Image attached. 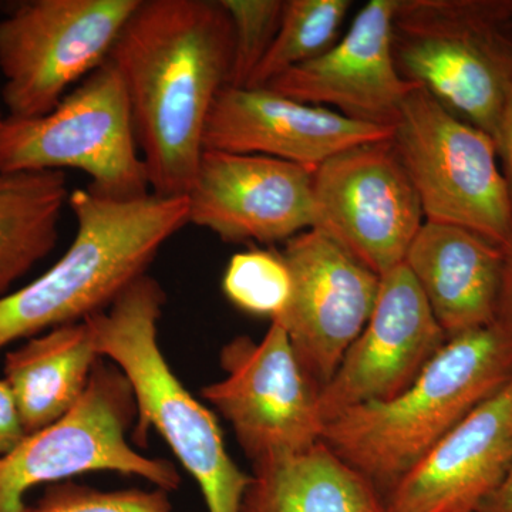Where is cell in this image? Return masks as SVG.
<instances>
[{
    "label": "cell",
    "instance_id": "obj_4",
    "mask_svg": "<svg viewBox=\"0 0 512 512\" xmlns=\"http://www.w3.org/2000/svg\"><path fill=\"white\" fill-rule=\"evenodd\" d=\"M165 302L163 286L146 274L86 320L100 356L119 367L133 389L138 443L156 430L200 487L208 512H241L252 476L229 456L214 412L168 365L158 340Z\"/></svg>",
    "mask_w": 512,
    "mask_h": 512
},
{
    "label": "cell",
    "instance_id": "obj_8",
    "mask_svg": "<svg viewBox=\"0 0 512 512\" xmlns=\"http://www.w3.org/2000/svg\"><path fill=\"white\" fill-rule=\"evenodd\" d=\"M392 143L419 195L424 220L507 244L512 195L493 137L417 87L403 101Z\"/></svg>",
    "mask_w": 512,
    "mask_h": 512
},
{
    "label": "cell",
    "instance_id": "obj_20",
    "mask_svg": "<svg viewBox=\"0 0 512 512\" xmlns=\"http://www.w3.org/2000/svg\"><path fill=\"white\" fill-rule=\"evenodd\" d=\"M241 512H383V494L320 441L252 467Z\"/></svg>",
    "mask_w": 512,
    "mask_h": 512
},
{
    "label": "cell",
    "instance_id": "obj_21",
    "mask_svg": "<svg viewBox=\"0 0 512 512\" xmlns=\"http://www.w3.org/2000/svg\"><path fill=\"white\" fill-rule=\"evenodd\" d=\"M70 194L64 171L0 173V298L52 254Z\"/></svg>",
    "mask_w": 512,
    "mask_h": 512
},
{
    "label": "cell",
    "instance_id": "obj_18",
    "mask_svg": "<svg viewBox=\"0 0 512 512\" xmlns=\"http://www.w3.org/2000/svg\"><path fill=\"white\" fill-rule=\"evenodd\" d=\"M447 339L501 312L504 248L470 229L424 221L403 262Z\"/></svg>",
    "mask_w": 512,
    "mask_h": 512
},
{
    "label": "cell",
    "instance_id": "obj_5",
    "mask_svg": "<svg viewBox=\"0 0 512 512\" xmlns=\"http://www.w3.org/2000/svg\"><path fill=\"white\" fill-rule=\"evenodd\" d=\"M392 45L404 80L495 141L512 87V0H399Z\"/></svg>",
    "mask_w": 512,
    "mask_h": 512
},
{
    "label": "cell",
    "instance_id": "obj_22",
    "mask_svg": "<svg viewBox=\"0 0 512 512\" xmlns=\"http://www.w3.org/2000/svg\"><path fill=\"white\" fill-rule=\"evenodd\" d=\"M350 5L349 0H285L274 43L247 87L261 89L282 73L323 55L335 45Z\"/></svg>",
    "mask_w": 512,
    "mask_h": 512
},
{
    "label": "cell",
    "instance_id": "obj_10",
    "mask_svg": "<svg viewBox=\"0 0 512 512\" xmlns=\"http://www.w3.org/2000/svg\"><path fill=\"white\" fill-rule=\"evenodd\" d=\"M220 362L224 379L202 387L201 396L228 421L252 467L322 441L319 387L278 320H271L259 343L248 336L232 339Z\"/></svg>",
    "mask_w": 512,
    "mask_h": 512
},
{
    "label": "cell",
    "instance_id": "obj_1",
    "mask_svg": "<svg viewBox=\"0 0 512 512\" xmlns=\"http://www.w3.org/2000/svg\"><path fill=\"white\" fill-rule=\"evenodd\" d=\"M109 60L126 86L151 192L185 197L212 107L229 83L227 10L221 0H140Z\"/></svg>",
    "mask_w": 512,
    "mask_h": 512
},
{
    "label": "cell",
    "instance_id": "obj_19",
    "mask_svg": "<svg viewBox=\"0 0 512 512\" xmlns=\"http://www.w3.org/2000/svg\"><path fill=\"white\" fill-rule=\"evenodd\" d=\"M103 357L87 320L30 338L5 357V380L26 436L70 412Z\"/></svg>",
    "mask_w": 512,
    "mask_h": 512
},
{
    "label": "cell",
    "instance_id": "obj_25",
    "mask_svg": "<svg viewBox=\"0 0 512 512\" xmlns=\"http://www.w3.org/2000/svg\"><path fill=\"white\" fill-rule=\"evenodd\" d=\"M168 491L126 488L104 491L74 481L50 484L25 512H173Z\"/></svg>",
    "mask_w": 512,
    "mask_h": 512
},
{
    "label": "cell",
    "instance_id": "obj_17",
    "mask_svg": "<svg viewBox=\"0 0 512 512\" xmlns=\"http://www.w3.org/2000/svg\"><path fill=\"white\" fill-rule=\"evenodd\" d=\"M512 470V379L383 495V512H478Z\"/></svg>",
    "mask_w": 512,
    "mask_h": 512
},
{
    "label": "cell",
    "instance_id": "obj_29",
    "mask_svg": "<svg viewBox=\"0 0 512 512\" xmlns=\"http://www.w3.org/2000/svg\"><path fill=\"white\" fill-rule=\"evenodd\" d=\"M478 512H512V470L505 483L485 501Z\"/></svg>",
    "mask_w": 512,
    "mask_h": 512
},
{
    "label": "cell",
    "instance_id": "obj_2",
    "mask_svg": "<svg viewBox=\"0 0 512 512\" xmlns=\"http://www.w3.org/2000/svg\"><path fill=\"white\" fill-rule=\"evenodd\" d=\"M512 379V323L447 339L412 386L325 424L322 443L383 495L461 420Z\"/></svg>",
    "mask_w": 512,
    "mask_h": 512
},
{
    "label": "cell",
    "instance_id": "obj_11",
    "mask_svg": "<svg viewBox=\"0 0 512 512\" xmlns=\"http://www.w3.org/2000/svg\"><path fill=\"white\" fill-rule=\"evenodd\" d=\"M313 228L383 276L402 265L423 208L390 140L343 151L313 173Z\"/></svg>",
    "mask_w": 512,
    "mask_h": 512
},
{
    "label": "cell",
    "instance_id": "obj_6",
    "mask_svg": "<svg viewBox=\"0 0 512 512\" xmlns=\"http://www.w3.org/2000/svg\"><path fill=\"white\" fill-rule=\"evenodd\" d=\"M80 170L110 200L151 194L126 86L110 60L36 119L6 117L0 173Z\"/></svg>",
    "mask_w": 512,
    "mask_h": 512
},
{
    "label": "cell",
    "instance_id": "obj_3",
    "mask_svg": "<svg viewBox=\"0 0 512 512\" xmlns=\"http://www.w3.org/2000/svg\"><path fill=\"white\" fill-rule=\"evenodd\" d=\"M76 234L49 271L0 298V350L104 311L147 274L160 249L188 225L187 197L110 200L70 194Z\"/></svg>",
    "mask_w": 512,
    "mask_h": 512
},
{
    "label": "cell",
    "instance_id": "obj_30",
    "mask_svg": "<svg viewBox=\"0 0 512 512\" xmlns=\"http://www.w3.org/2000/svg\"><path fill=\"white\" fill-rule=\"evenodd\" d=\"M6 117L3 116L2 107H0V140H2L3 130H5Z\"/></svg>",
    "mask_w": 512,
    "mask_h": 512
},
{
    "label": "cell",
    "instance_id": "obj_12",
    "mask_svg": "<svg viewBox=\"0 0 512 512\" xmlns=\"http://www.w3.org/2000/svg\"><path fill=\"white\" fill-rule=\"evenodd\" d=\"M291 275V299L278 320L305 372L319 387L332 379L363 332L379 296L380 276L335 241L308 229L279 251Z\"/></svg>",
    "mask_w": 512,
    "mask_h": 512
},
{
    "label": "cell",
    "instance_id": "obj_7",
    "mask_svg": "<svg viewBox=\"0 0 512 512\" xmlns=\"http://www.w3.org/2000/svg\"><path fill=\"white\" fill-rule=\"evenodd\" d=\"M136 420V399L127 377L101 359L69 413L0 457V512H25V495L32 488L93 471L140 477L168 493L177 490V467L165 458L144 456L128 441Z\"/></svg>",
    "mask_w": 512,
    "mask_h": 512
},
{
    "label": "cell",
    "instance_id": "obj_27",
    "mask_svg": "<svg viewBox=\"0 0 512 512\" xmlns=\"http://www.w3.org/2000/svg\"><path fill=\"white\" fill-rule=\"evenodd\" d=\"M498 156L503 158L505 178L510 185L512 195V87L505 100L500 123H498L497 136H495Z\"/></svg>",
    "mask_w": 512,
    "mask_h": 512
},
{
    "label": "cell",
    "instance_id": "obj_14",
    "mask_svg": "<svg viewBox=\"0 0 512 512\" xmlns=\"http://www.w3.org/2000/svg\"><path fill=\"white\" fill-rule=\"evenodd\" d=\"M446 342V333L407 266L380 276L369 322L335 375L319 390L322 420L326 424L353 407L400 396Z\"/></svg>",
    "mask_w": 512,
    "mask_h": 512
},
{
    "label": "cell",
    "instance_id": "obj_24",
    "mask_svg": "<svg viewBox=\"0 0 512 512\" xmlns=\"http://www.w3.org/2000/svg\"><path fill=\"white\" fill-rule=\"evenodd\" d=\"M232 28V66L228 86L247 87L274 43L284 0H221Z\"/></svg>",
    "mask_w": 512,
    "mask_h": 512
},
{
    "label": "cell",
    "instance_id": "obj_26",
    "mask_svg": "<svg viewBox=\"0 0 512 512\" xmlns=\"http://www.w3.org/2000/svg\"><path fill=\"white\" fill-rule=\"evenodd\" d=\"M25 437L8 383L0 379V457L12 451Z\"/></svg>",
    "mask_w": 512,
    "mask_h": 512
},
{
    "label": "cell",
    "instance_id": "obj_13",
    "mask_svg": "<svg viewBox=\"0 0 512 512\" xmlns=\"http://www.w3.org/2000/svg\"><path fill=\"white\" fill-rule=\"evenodd\" d=\"M312 168L204 150L190 191L188 224L225 242H286L313 228Z\"/></svg>",
    "mask_w": 512,
    "mask_h": 512
},
{
    "label": "cell",
    "instance_id": "obj_15",
    "mask_svg": "<svg viewBox=\"0 0 512 512\" xmlns=\"http://www.w3.org/2000/svg\"><path fill=\"white\" fill-rule=\"evenodd\" d=\"M399 0H370L345 36L323 55L282 73L265 89L289 99L332 107L348 119L394 127L416 84L400 76L392 25Z\"/></svg>",
    "mask_w": 512,
    "mask_h": 512
},
{
    "label": "cell",
    "instance_id": "obj_9",
    "mask_svg": "<svg viewBox=\"0 0 512 512\" xmlns=\"http://www.w3.org/2000/svg\"><path fill=\"white\" fill-rule=\"evenodd\" d=\"M140 0H30L0 19L2 101L10 119L46 116L109 60Z\"/></svg>",
    "mask_w": 512,
    "mask_h": 512
},
{
    "label": "cell",
    "instance_id": "obj_23",
    "mask_svg": "<svg viewBox=\"0 0 512 512\" xmlns=\"http://www.w3.org/2000/svg\"><path fill=\"white\" fill-rule=\"evenodd\" d=\"M222 291L242 312L274 320L291 299V275L279 251L248 249L232 256Z\"/></svg>",
    "mask_w": 512,
    "mask_h": 512
},
{
    "label": "cell",
    "instance_id": "obj_28",
    "mask_svg": "<svg viewBox=\"0 0 512 512\" xmlns=\"http://www.w3.org/2000/svg\"><path fill=\"white\" fill-rule=\"evenodd\" d=\"M504 282L500 315L512 323V231L504 245Z\"/></svg>",
    "mask_w": 512,
    "mask_h": 512
},
{
    "label": "cell",
    "instance_id": "obj_16",
    "mask_svg": "<svg viewBox=\"0 0 512 512\" xmlns=\"http://www.w3.org/2000/svg\"><path fill=\"white\" fill-rule=\"evenodd\" d=\"M392 137V127L348 119L265 87L227 86L212 107L204 150L258 154L316 170L349 148Z\"/></svg>",
    "mask_w": 512,
    "mask_h": 512
}]
</instances>
